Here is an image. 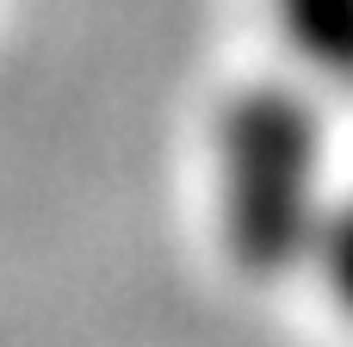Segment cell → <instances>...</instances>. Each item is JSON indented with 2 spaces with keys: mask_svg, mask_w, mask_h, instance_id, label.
<instances>
[{
  "mask_svg": "<svg viewBox=\"0 0 353 347\" xmlns=\"http://www.w3.org/2000/svg\"><path fill=\"white\" fill-rule=\"evenodd\" d=\"M329 137L292 87L230 99L217 124V224L242 273L285 279L310 267L329 217Z\"/></svg>",
  "mask_w": 353,
  "mask_h": 347,
  "instance_id": "cell-1",
  "label": "cell"
},
{
  "mask_svg": "<svg viewBox=\"0 0 353 347\" xmlns=\"http://www.w3.org/2000/svg\"><path fill=\"white\" fill-rule=\"evenodd\" d=\"M310 267L323 273L329 298H335V304L353 317V192H341V199L329 205V217H323V236H316V255H310Z\"/></svg>",
  "mask_w": 353,
  "mask_h": 347,
  "instance_id": "cell-3",
  "label": "cell"
},
{
  "mask_svg": "<svg viewBox=\"0 0 353 347\" xmlns=\"http://www.w3.org/2000/svg\"><path fill=\"white\" fill-rule=\"evenodd\" d=\"M273 12L323 81L353 87V0H273Z\"/></svg>",
  "mask_w": 353,
  "mask_h": 347,
  "instance_id": "cell-2",
  "label": "cell"
}]
</instances>
